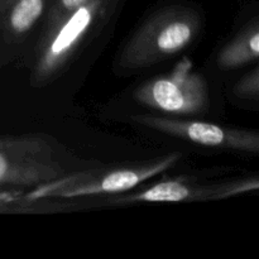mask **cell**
Returning a JSON list of instances; mask_svg holds the SVG:
<instances>
[{
  "mask_svg": "<svg viewBox=\"0 0 259 259\" xmlns=\"http://www.w3.org/2000/svg\"><path fill=\"white\" fill-rule=\"evenodd\" d=\"M201 29V17L182 5L164 8L149 17L126 42L119 56L125 70L148 67L189 47Z\"/></svg>",
  "mask_w": 259,
  "mask_h": 259,
  "instance_id": "6da1fadb",
  "label": "cell"
},
{
  "mask_svg": "<svg viewBox=\"0 0 259 259\" xmlns=\"http://www.w3.org/2000/svg\"><path fill=\"white\" fill-rule=\"evenodd\" d=\"M179 152L141 163L73 172L35 186L24 195L27 201L45 199H77L95 195L119 194L171 168L181 159Z\"/></svg>",
  "mask_w": 259,
  "mask_h": 259,
  "instance_id": "7a4b0ae2",
  "label": "cell"
},
{
  "mask_svg": "<svg viewBox=\"0 0 259 259\" xmlns=\"http://www.w3.org/2000/svg\"><path fill=\"white\" fill-rule=\"evenodd\" d=\"M115 0H88L48 27L33 70V81L47 82L77 52L101 19L106 17Z\"/></svg>",
  "mask_w": 259,
  "mask_h": 259,
  "instance_id": "3957f363",
  "label": "cell"
},
{
  "mask_svg": "<svg viewBox=\"0 0 259 259\" xmlns=\"http://www.w3.org/2000/svg\"><path fill=\"white\" fill-rule=\"evenodd\" d=\"M67 174L47 139L38 136L0 138V189H33Z\"/></svg>",
  "mask_w": 259,
  "mask_h": 259,
  "instance_id": "277c9868",
  "label": "cell"
},
{
  "mask_svg": "<svg viewBox=\"0 0 259 259\" xmlns=\"http://www.w3.org/2000/svg\"><path fill=\"white\" fill-rule=\"evenodd\" d=\"M134 98L143 105L174 115L199 114L209 105L206 81L195 72L191 60L186 57L169 73L157 76L137 89Z\"/></svg>",
  "mask_w": 259,
  "mask_h": 259,
  "instance_id": "5b68a950",
  "label": "cell"
},
{
  "mask_svg": "<svg viewBox=\"0 0 259 259\" xmlns=\"http://www.w3.org/2000/svg\"><path fill=\"white\" fill-rule=\"evenodd\" d=\"M134 121L153 131L161 132L167 136L176 137L195 144L214 148H225L232 151L247 152L257 154L259 152V134L254 131L228 128L212 123L186 119L168 118L162 115L132 116Z\"/></svg>",
  "mask_w": 259,
  "mask_h": 259,
  "instance_id": "8992f818",
  "label": "cell"
},
{
  "mask_svg": "<svg viewBox=\"0 0 259 259\" xmlns=\"http://www.w3.org/2000/svg\"><path fill=\"white\" fill-rule=\"evenodd\" d=\"M259 189L257 177L220 185H200L187 179L163 180L134 195L115 200L116 204L132 202H184L196 200H222Z\"/></svg>",
  "mask_w": 259,
  "mask_h": 259,
  "instance_id": "52a82bcc",
  "label": "cell"
},
{
  "mask_svg": "<svg viewBox=\"0 0 259 259\" xmlns=\"http://www.w3.org/2000/svg\"><path fill=\"white\" fill-rule=\"evenodd\" d=\"M259 57V27L257 19L237 38L225 46L218 56V65L224 70L242 67Z\"/></svg>",
  "mask_w": 259,
  "mask_h": 259,
  "instance_id": "ba28073f",
  "label": "cell"
},
{
  "mask_svg": "<svg viewBox=\"0 0 259 259\" xmlns=\"http://www.w3.org/2000/svg\"><path fill=\"white\" fill-rule=\"evenodd\" d=\"M47 0H13L5 10V25L13 37L27 34L42 17Z\"/></svg>",
  "mask_w": 259,
  "mask_h": 259,
  "instance_id": "9c48e42d",
  "label": "cell"
},
{
  "mask_svg": "<svg viewBox=\"0 0 259 259\" xmlns=\"http://www.w3.org/2000/svg\"><path fill=\"white\" fill-rule=\"evenodd\" d=\"M233 91L240 99L257 100L259 98V68H253V71L238 81Z\"/></svg>",
  "mask_w": 259,
  "mask_h": 259,
  "instance_id": "30bf717a",
  "label": "cell"
},
{
  "mask_svg": "<svg viewBox=\"0 0 259 259\" xmlns=\"http://www.w3.org/2000/svg\"><path fill=\"white\" fill-rule=\"evenodd\" d=\"M86 2L88 0H55L52 8H51L50 17H48V27L57 23L61 18H63L66 14H68Z\"/></svg>",
  "mask_w": 259,
  "mask_h": 259,
  "instance_id": "8fae6325",
  "label": "cell"
},
{
  "mask_svg": "<svg viewBox=\"0 0 259 259\" xmlns=\"http://www.w3.org/2000/svg\"><path fill=\"white\" fill-rule=\"evenodd\" d=\"M24 199L22 190H9V191H0V206L10 204V202L18 201Z\"/></svg>",
  "mask_w": 259,
  "mask_h": 259,
  "instance_id": "7c38bea8",
  "label": "cell"
},
{
  "mask_svg": "<svg viewBox=\"0 0 259 259\" xmlns=\"http://www.w3.org/2000/svg\"><path fill=\"white\" fill-rule=\"evenodd\" d=\"M13 0H0V12L4 13L7 10V8L12 4Z\"/></svg>",
  "mask_w": 259,
  "mask_h": 259,
  "instance_id": "4fadbf2b",
  "label": "cell"
}]
</instances>
